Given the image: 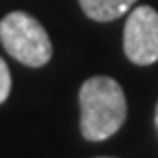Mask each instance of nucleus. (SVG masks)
I'll return each instance as SVG.
<instances>
[{
    "instance_id": "obj_4",
    "label": "nucleus",
    "mask_w": 158,
    "mask_h": 158,
    "mask_svg": "<svg viewBox=\"0 0 158 158\" xmlns=\"http://www.w3.org/2000/svg\"><path fill=\"white\" fill-rule=\"evenodd\" d=\"M138 0H79V7L90 20L97 22H112L125 15Z\"/></svg>"
},
{
    "instance_id": "obj_1",
    "label": "nucleus",
    "mask_w": 158,
    "mask_h": 158,
    "mask_svg": "<svg viewBox=\"0 0 158 158\" xmlns=\"http://www.w3.org/2000/svg\"><path fill=\"white\" fill-rule=\"evenodd\" d=\"M79 108L81 118L79 127L86 141H106L121 130L127 116V103L123 88L116 79L97 75L79 88Z\"/></svg>"
},
{
    "instance_id": "obj_2",
    "label": "nucleus",
    "mask_w": 158,
    "mask_h": 158,
    "mask_svg": "<svg viewBox=\"0 0 158 158\" xmlns=\"http://www.w3.org/2000/svg\"><path fill=\"white\" fill-rule=\"evenodd\" d=\"M0 42L24 66L40 68L53 57V44L40 20L24 11H11L0 20Z\"/></svg>"
},
{
    "instance_id": "obj_7",
    "label": "nucleus",
    "mask_w": 158,
    "mask_h": 158,
    "mask_svg": "<svg viewBox=\"0 0 158 158\" xmlns=\"http://www.w3.org/2000/svg\"><path fill=\"white\" fill-rule=\"evenodd\" d=\"M97 158H112V156H97Z\"/></svg>"
},
{
    "instance_id": "obj_3",
    "label": "nucleus",
    "mask_w": 158,
    "mask_h": 158,
    "mask_svg": "<svg viewBox=\"0 0 158 158\" xmlns=\"http://www.w3.org/2000/svg\"><path fill=\"white\" fill-rule=\"evenodd\" d=\"M123 51L130 62L138 66H149L158 62V11L141 5L132 7L125 31H123Z\"/></svg>"
},
{
    "instance_id": "obj_5",
    "label": "nucleus",
    "mask_w": 158,
    "mask_h": 158,
    "mask_svg": "<svg viewBox=\"0 0 158 158\" xmlns=\"http://www.w3.org/2000/svg\"><path fill=\"white\" fill-rule=\"evenodd\" d=\"M9 92H11V73L7 62H2V57H0V103L7 101Z\"/></svg>"
},
{
    "instance_id": "obj_6",
    "label": "nucleus",
    "mask_w": 158,
    "mask_h": 158,
    "mask_svg": "<svg viewBox=\"0 0 158 158\" xmlns=\"http://www.w3.org/2000/svg\"><path fill=\"white\" fill-rule=\"evenodd\" d=\"M154 121H156V130H158V106H156V118Z\"/></svg>"
}]
</instances>
